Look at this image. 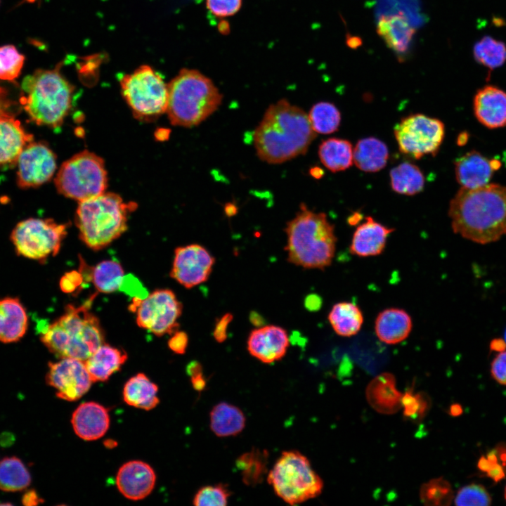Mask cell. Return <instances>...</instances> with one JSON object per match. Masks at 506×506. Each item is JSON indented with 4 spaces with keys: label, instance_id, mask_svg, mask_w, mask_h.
Here are the masks:
<instances>
[{
    "label": "cell",
    "instance_id": "d590c367",
    "mask_svg": "<svg viewBox=\"0 0 506 506\" xmlns=\"http://www.w3.org/2000/svg\"><path fill=\"white\" fill-rule=\"evenodd\" d=\"M30 483V474L20 459L11 457L0 461V489L20 491L27 488Z\"/></svg>",
    "mask_w": 506,
    "mask_h": 506
},
{
    "label": "cell",
    "instance_id": "d6a6232c",
    "mask_svg": "<svg viewBox=\"0 0 506 506\" xmlns=\"http://www.w3.org/2000/svg\"><path fill=\"white\" fill-rule=\"evenodd\" d=\"M318 156L321 163L328 170L337 172L344 171L352 165L353 150L349 141L330 138L320 144Z\"/></svg>",
    "mask_w": 506,
    "mask_h": 506
},
{
    "label": "cell",
    "instance_id": "7c38bea8",
    "mask_svg": "<svg viewBox=\"0 0 506 506\" xmlns=\"http://www.w3.org/2000/svg\"><path fill=\"white\" fill-rule=\"evenodd\" d=\"M394 133L399 150L420 159L427 155H436L444 138L445 127L436 118L413 114L401 119L394 126Z\"/></svg>",
    "mask_w": 506,
    "mask_h": 506
},
{
    "label": "cell",
    "instance_id": "7dc6e473",
    "mask_svg": "<svg viewBox=\"0 0 506 506\" xmlns=\"http://www.w3.org/2000/svg\"><path fill=\"white\" fill-rule=\"evenodd\" d=\"M233 318L232 313H226L216 320L213 330V337L218 343H222L226 339L228 327Z\"/></svg>",
    "mask_w": 506,
    "mask_h": 506
},
{
    "label": "cell",
    "instance_id": "603a6c76",
    "mask_svg": "<svg viewBox=\"0 0 506 506\" xmlns=\"http://www.w3.org/2000/svg\"><path fill=\"white\" fill-rule=\"evenodd\" d=\"M365 396L370 406L379 413L391 415L401 408L403 394L397 389L391 373L383 372L373 378L367 386Z\"/></svg>",
    "mask_w": 506,
    "mask_h": 506
},
{
    "label": "cell",
    "instance_id": "680465c9",
    "mask_svg": "<svg viewBox=\"0 0 506 506\" xmlns=\"http://www.w3.org/2000/svg\"><path fill=\"white\" fill-rule=\"evenodd\" d=\"M491 165L493 170H497L500 167L501 163L499 160L494 159L491 160Z\"/></svg>",
    "mask_w": 506,
    "mask_h": 506
},
{
    "label": "cell",
    "instance_id": "9a60e30c",
    "mask_svg": "<svg viewBox=\"0 0 506 506\" xmlns=\"http://www.w3.org/2000/svg\"><path fill=\"white\" fill-rule=\"evenodd\" d=\"M214 263V257L199 244L179 247L170 276L186 288H192L208 280Z\"/></svg>",
    "mask_w": 506,
    "mask_h": 506
},
{
    "label": "cell",
    "instance_id": "d4e9b609",
    "mask_svg": "<svg viewBox=\"0 0 506 506\" xmlns=\"http://www.w3.org/2000/svg\"><path fill=\"white\" fill-rule=\"evenodd\" d=\"M413 320L404 309L388 308L380 311L375 321L377 338L387 344H396L404 341L410 334Z\"/></svg>",
    "mask_w": 506,
    "mask_h": 506
},
{
    "label": "cell",
    "instance_id": "ab89813d",
    "mask_svg": "<svg viewBox=\"0 0 506 506\" xmlns=\"http://www.w3.org/2000/svg\"><path fill=\"white\" fill-rule=\"evenodd\" d=\"M420 498L422 503L429 506L449 505L454 495L450 483L443 478L429 480L422 485Z\"/></svg>",
    "mask_w": 506,
    "mask_h": 506
},
{
    "label": "cell",
    "instance_id": "ba28073f",
    "mask_svg": "<svg viewBox=\"0 0 506 506\" xmlns=\"http://www.w3.org/2000/svg\"><path fill=\"white\" fill-rule=\"evenodd\" d=\"M266 479L275 494L291 505L316 498L323 488L309 459L297 450L283 451Z\"/></svg>",
    "mask_w": 506,
    "mask_h": 506
},
{
    "label": "cell",
    "instance_id": "44dd1931",
    "mask_svg": "<svg viewBox=\"0 0 506 506\" xmlns=\"http://www.w3.org/2000/svg\"><path fill=\"white\" fill-rule=\"evenodd\" d=\"M478 121L489 129L506 126V93L493 86L479 90L474 99Z\"/></svg>",
    "mask_w": 506,
    "mask_h": 506
},
{
    "label": "cell",
    "instance_id": "f6af8a7d",
    "mask_svg": "<svg viewBox=\"0 0 506 506\" xmlns=\"http://www.w3.org/2000/svg\"><path fill=\"white\" fill-rule=\"evenodd\" d=\"M207 9L216 18L235 15L241 8L242 0H206Z\"/></svg>",
    "mask_w": 506,
    "mask_h": 506
},
{
    "label": "cell",
    "instance_id": "f35d334b",
    "mask_svg": "<svg viewBox=\"0 0 506 506\" xmlns=\"http://www.w3.org/2000/svg\"><path fill=\"white\" fill-rule=\"evenodd\" d=\"M473 55L479 63L491 71L506 61V46L500 41L485 36L474 46Z\"/></svg>",
    "mask_w": 506,
    "mask_h": 506
},
{
    "label": "cell",
    "instance_id": "816d5d0a",
    "mask_svg": "<svg viewBox=\"0 0 506 506\" xmlns=\"http://www.w3.org/2000/svg\"><path fill=\"white\" fill-rule=\"evenodd\" d=\"M186 372L190 377L203 373L202 365L196 361H191L186 367Z\"/></svg>",
    "mask_w": 506,
    "mask_h": 506
},
{
    "label": "cell",
    "instance_id": "83f0119b",
    "mask_svg": "<svg viewBox=\"0 0 506 506\" xmlns=\"http://www.w3.org/2000/svg\"><path fill=\"white\" fill-rule=\"evenodd\" d=\"M126 359L127 355L124 350L103 344L84 362L94 382L108 380L120 369Z\"/></svg>",
    "mask_w": 506,
    "mask_h": 506
},
{
    "label": "cell",
    "instance_id": "8d00e7d4",
    "mask_svg": "<svg viewBox=\"0 0 506 506\" xmlns=\"http://www.w3.org/2000/svg\"><path fill=\"white\" fill-rule=\"evenodd\" d=\"M90 277L98 292L111 293L122 286L124 269L115 261L105 260L91 268Z\"/></svg>",
    "mask_w": 506,
    "mask_h": 506
},
{
    "label": "cell",
    "instance_id": "30bf717a",
    "mask_svg": "<svg viewBox=\"0 0 506 506\" xmlns=\"http://www.w3.org/2000/svg\"><path fill=\"white\" fill-rule=\"evenodd\" d=\"M122 96L134 117L153 121L167 112L168 84L149 65H142L120 79Z\"/></svg>",
    "mask_w": 506,
    "mask_h": 506
},
{
    "label": "cell",
    "instance_id": "2e32d148",
    "mask_svg": "<svg viewBox=\"0 0 506 506\" xmlns=\"http://www.w3.org/2000/svg\"><path fill=\"white\" fill-rule=\"evenodd\" d=\"M46 380L56 389L58 398L70 401L81 398L89 391L93 382L85 362L70 358L50 363Z\"/></svg>",
    "mask_w": 506,
    "mask_h": 506
},
{
    "label": "cell",
    "instance_id": "4dcf8cb0",
    "mask_svg": "<svg viewBox=\"0 0 506 506\" xmlns=\"http://www.w3.org/2000/svg\"><path fill=\"white\" fill-rule=\"evenodd\" d=\"M327 319L335 332L344 337H350L358 333L364 320L361 309L356 304L349 301L334 304Z\"/></svg>",
    "mask_w": 506,
    "mask_h": 506
},
{
    "label": "cell",
    "instance_id": "c3c4849f",
    "mask_svg": "<svg viewBox=\"0 0 506 506\" xmlns=\"http://www.w3.org/2000/svg\"><path fill=\"white\" fill-rule=\"evenodd\" d=\"M188 345V337L183 332H177L169 342V348L178 354H183L186 352Z\"/></svg>",
    "mask_w": 506,
    "mask_h": 506
},
{
    "label": "cell",
    "instance_id": "f907efd6",
    "mask_svg": "<svg viewBox=\"0 0 506 506\" xmlns=\"http://www.w3.org/2000/svg\"><path fill=\"white\" fill-rule=\"evenodd\" d=\"M190 379L192 386L196 391H201L205 388L207 381L203 373L190 377Z\"/></svg>",
    "mask_w": 506,
    "mask_h": 506
},
{
    "label": "cell",
    "instance_id": "b9f144b4",
    "mask_svg": "<svg viewBox=\"0 0 506 506\" xmlns=\"http://www.w3.org/2000/svg\"><path fill=\"white\" fill-rule=\"evenodd\" d=\"M230 495L231 492L226 485H209L197 491L193 502L195 506H225Z\"/></svg>",
    "mask_w": 506,
    "mask_h": 506
},
{
    "label": "cell",
    "instance_id": "5b68a950",
    "mask_svg": "<svg viewBox=\"0 0 506 506\" xmlns=\"http://www.w3.org/2000/svg\"><path fill=\"white\" fill-rule=\"evenodd\" d=\"M73 93L59 68L38 70L23 79L20 103L36 124L58 129L70 111Z\"/></svg>",
    "mask_w": 506,
    "mask_h": 506
},
{
    "label": "cell",
    "instance_id": "6125c7cd",
    "mask_svg": "<svg viewBox=\"0 0 506 506\" xmlns=\"http://www.w3.org/2000/svg\"><path fill=\"white\" fill-rule=\"evenodd\" d=\"M504 495H505V500H506V486H505V493H504Z\"/></svg>",
    "mask_w": 506,
    "mask_h": 506
},
{
    "label": "cell",
    "instance_id": "1f68e13d",
    "mask_svg": "<svg viewBox=\"0 0 506 506\" xmlns=\"http://www.w3.org/2000/svg\"><path fill=\"white\" fill-rule=\"evenodd\" d=\"M158 387L143 373L131 377L124 384V401L129 406L149 410L159 403Z\"/></svg>",
    "mask_w": 506,
    "mask_h": 506
},
{
    "label": "cell",
    "instance_id": "bcb514c9",
    "mask_svg": "<svg viewBox=\"0 0 506 506\" xmlns=\"http://www.w3.org/2000/svg\"><path fill=\"white\" fill-rule=\"evenodd\" d=\"M491 373L498 383L506 385V351L499 352L491 363Z\"/></svg>",
    "mask_w": 506,
    "mask_h": 506
},
{
    "label": "cell",
    "instance_id": "836d02e7",
    "mask_svg": "<svg viewBox=\"0 0 506 506\" xmlns=\"http://www.w3.org/2000/svg\"><path fill=\"white\" fill-rule=\"evenodd\" d=\"M390 183L394 192L401 195H414L423 190L425 179L417 165L405 162L391 169Z\"/></svg>",
    "mask_w": 506,
    "mask_h": 506
},
{
    "label": "cell",
    "instance_id": "484cf974",
    "mask_svg": "<svg viewBox=\"0 0 506 506\" xmlns=\"http://www.w3.org/2000/svg\"><path fill=\"white\" fill-rule=\"evenodd\" d=\"M458 182L467 188H476L488 184L493 171L491 160L477 151H470L455 162Z\"/></svg>",
    "mask_w": 506,
    "mask_h": 506
},
{
    "label": "cell",
    "instance_id": "6f0895ef",
    "mask_svg": "<svg viewBox=\"0 0 506 506\" xmlns=\"http://www.w3.org/2000/svg\"><path fill=\"white\" fill-rule=\"evenodd\" d=\"M461 413V407L458 405L452 406L450 408V413L453 415H460Z\"/></svg>",
    "mask_w": 506,
    "mask_h": 506
},
{
    "label": "cell",
    "instance_id": "11a10c76",
    "mask_svg": "<svg viewBox=\"0 0 506 506\" xmlns=\"http://www.w3.org/2000/svg\"><path fill=\"white\" fill-rule=\"evenodd\" d=\"M310 174L313 177L320 179L323 175V171L319 167H313L310 170Z\"/></svg>",
    "mask_w": 506,
    "mask_h": 506
},
{
    "label": "cell",
    "instance_id": "91938a15",
    "mask_svg": "<svg viewBox=\"0 0 506 506\" xmlns=\"http://www.w3.org/2000/svg\"><path fill=\"white\" fill-rule=\"evenodd\" d=\"M105 444L108 448H113L117 443L112 440H108L105 442Z\"/></svg>",
    "mask_w": 506,
    "mask_h": 506
},
{
    "label": "cell",
    "instance_id": "9c48e42d",
    "mask_svg": "<svg viewBox=\"0 0 506 506\" xmlns=\"http://www.w3.org/2000/svg\"><path fill=\"white\" fill-rule=\"evenodd\" d=\"M59 193L79 202L98 196L108 186L104 161L84 150L64 162L55 179Z\"/></svg>",
    "mask_w": 506,
    "mask_h": 506
},
{
    "label": "cell",
    "instance_id": "f546056e",
    "mask_svg": "<svg viewBox=\"0 0 506 506\" xmlns=\"http://www.w3.org/2000/svg\"><path fill=\"white\" fill-rule=\"evenodd\" d=\"M389 158L387 145L375 137L359 140L353 149L356 166L365 172H377L386 166Z\"/></svg>",
    "mask_w": 506,
    "mask_h": 506
},
{
    "label": "cell",
    "instance_id": "94428289",
    "mask_svg": "<svg viewBox=\"0 0 506 506\" xmlns=\"http://www.w3.org/2000/svg\"><path fill=\"white\" fill-rule=\"evenodd\" d=\"M0 90H1V89H0ZM0 93H1V91H0ZM0 96H1V94H0ZM4 115H7V114L3 113V112H0V116Z\"/></svg>",
    "mask_w": 506,
    "mask_h": 506
},
{
    "label": "cell",
    "instance_id": "e0dca14e",
    "mask_svg": "<svg viewBox=\"0 0 506 506\" xmlns=\"http://www.w3.org/2000/svg\"><path fill=\"white\" fill-rule=\"evenodd\" d=\"M287 331L278 325H265L251 331L247 339V350L255 358L264 363L282 359L289 347Z\"/></svg>",
    "mask_w": 506,
    "mask_h": 506
},
{
    "label": "cell",
    "instance_id": "f5cc1de1",
    "mask_svg": "<svg viewBox=\"0 0 506 506\" xmlns=\"http://www.w3.org/2000/svg\"><path fill=\"white\" fill-rule=\"evenodd\" d=\"M490 348L491 350L501 352L505 351L506 342L505 339L495 338L493 339L490 343Z\"/></svg>",
    "mask_w": 506,
    "mask_h": 506
},
{
    "label": "cell",
    "instance_id": "9f6ffc18",
    "mask_svg": "<svg viewBox=\"0 0 506 506\" xmlns=\"http://www.w3.org/2000/svg\"><path fill=\"white\" fill-rule=\"evenodd\" d=\"M468 134L466 132H463L458 136V143L460 145H465L468 140Z\"/></svg>",
    "mask_w": 506,
    "mask_h": 506
},
{
    "label": "cell",
    "instance_id": "74e56055",
    "mask_svg": "<svg viewBox=\"0 0 506 506\" xmlns=\"http://www.w3.org/2000/svg\"><path fill=\"white\" fill-rule=\"evenodd\" d=\"M308 117L313 131L317 134L334 133L340 125V112L334 104L329 102L314 104Z\"/></svg>",
    "mask_w": 506,
    "mask_h": 506
},
{
    "label": "cell",
    "instance_id": "e575fe53",
    "mask_svg": "<svg viewBox=\"0 0 506 506\" xmlns=\"http://www.w3.org/2000/svg\"><path fill=\"white\" fill-rule=\"evenodd\" d=\"M268 453L266 450L253 448L239 456L235 462L242 482L250 486L261 484L268 474Z\"/></svg>",
    "mask_w": 506,
    "mask_h": 506
},
{
    "label": "cell",
    "instance_id": "681fc988",
    "mask_svg": "<svg viewBox=\"0 0 506 506\" xmlns=\"http://www.w3.org/2000/svg\"><path fill=\"white\" fill-rule=\"evenodd\" d=\"M42 500L34 491L27 492L22 498V503L25 505H37Z\"/></svg>",
    "mask_w": 506,
    "mask_h": 506
},
{
    "label": "cell",
    "instance_id": "6da1fadb",
    "mask_svg": "<svg viewBox=\"0 0 506 506\" xmlns=\"http://www.w3.org/2000/svg\"><path fill=\"white\" fill-rule=\"evenodd\" d=\"M316 136L306 112L281 99L265 111L253 143L261 160L275 164L304 155Z\"/></svg>",
    "mask_w": 506,
    "mask_h": 506
},
{
    "label": "cell",
    "instance_id": "8fae6325",
    "mask_svg": "<svg viewBox=\"0 0 506 506\" xmlns=\"http://www.w3.org/2000/svg\"><path fill=\"white\" fill-rule=\"evenodd\" d=\"M67 224L52 219L29 218L18 222L11 240L16 253L25 258L45 261L59 252L67 235Z\"/></svg>",
    "mask_w": 506,
    "mask_h": 506
},
{
    "label": "cell",
    "instance_id": "d6986e66",
    "mask_svg": "<svg viewBox=\"0 0 506 506\" xmlns=\"http://www.w3.org/2000/svg\"><path fill=\"white\" fill-rule=\"evenodd\" d=\"M393 231V228L376 221L372 216H367L355 229L349 252L359 257L378 256L384 252L387 238Z\"/></svg>",
    "mask_w": 506,
    "mask_h": 506
},
{
    "label": "cell",
    "instance_id": "f1b7e54d",
    "mask_svg": "<svg viewBox=\"0 0 506 506\" xmlns=\"http://www.w3.org/2000/svg\"><path fill=\"white\" fill-rule=\"evenodd\" d=\"M209 426L219 437H228L240 434L245 428L246 418L238 407L227 402L215 405L209 413Z\"/></svg>",
    "mask_w": 506,
    "mask_h": 506
},
{
    "label": "cell",
    "instance_id": "277c9868",
    "mask_svg": "<svg viewBox=\"0 0 506 506\" xmlns=\"http://www.w3.org/2000/svg\"><path fill=\"white\" fill-rule=\"evenodd\" d=\"M93 299L77 307L67 305L64 313L41 332V342L57 357L85 361L104 344L99 320L89 310Z\"/></svg>",
    "mask_w": 506,
    "mask_h": 506
},
{
    "label": "cell",
    "instance_id": "5bb4252c",
    "mask_svg": "<svg viewBox=\"0 0 506 506\" xmlns=\"http://www.w3.org/2000/svg\"><path fill=\"white\" fill-rule=\"evenodd\" d=\"M17 185L22 189L39 187L48 182L56 167V156L44 142L28 143L17 161Z\"/></svg>",
    "mask_w": 506,
    "mask_h": 506
},
{
    "label": "cell",
    "instance_id": "60d3db41",
    "mask_svg": "<svg viewBox=\"0 0 506 506\" xmlns=\"http://www.w3.org/2000/svg\"><path fill=\"white\" fill-rule=\"evenodd\" d=\"M25 56L13 45L0 46V79L13 81L20 74Z\"/></svg>",
    "mask_w": 506,
    "mask_h": 506
},
{
    "label": "cell",
    "instance_id": "cb8c5ba5",
    "mask_svg": "<svg viewBox=\"0 0 506 506\" xmlns=\"http://www.w3.org/2000/svg\"><path fill=\"white\" fill-rule=\"evenodd\" d=\"M415 29L402 13L382 15L377 24V32L387 46L398 55L406 53Z\"/></svg>",
    "mask_w": 506,
    "mask_h": 506
},
{
    "label": "cell",
    "instance_id": "7a4b0ae2",
    "mask_svg": "<svg viewBox=\"0 0 506 506\" xmlns=\"http://www.w3.org/2000/svg\"><path fill=\"white\" fill-rule=\"evenodd\" d=\"M448 214L455 233L479 244L495 242L506 234V187H462L450 202Z\"/></svg>",
    "mask_w": 506,
    "mask_h": 506
},
{
    "label": "cell",
    "instance_id": "8992f818",
    "mask_svg": "<svg viewBox=\"0 0 506 506\" xmlns=\"http://www.w3.org/2000/svg\"><path fill=\"white\" fill-rule=\"evenodd\" d=\"M223 95L211 79L194 69H182L168 84L167 113L171 124L197 126L221 105Z\"/></svg>",
    "mask_w": 506,
    "mask_h": 506
},
{
    "label": "cell",
    "instance_id": "be15d7a7",
    "mask_svg": "<svg viewBox=\"0 0 506 506\" xmlns=\"http://www.w3.org/2000/svg\"><path fill=\"white\" fill-rule=\"evenodd\" d=\"M504 337H505V342H506V330H505V332Z\"/></svg>",
    "mask_w": 506,
    "mask_h": 506
},
{
    "label": "cell",
    "instance_id": "ffe728a7",
    "mask_svg": "<svg viewBox=\"0 0 506 506\" xmlns=\"http://www.w3.org/2000/svg\"><path fill=\"white\" fill-rule=\"evenodd\" d=\"M72 424L75 434L86 441L102 437L108 429L110 417L107 409L96 402L80 404L72 416Z\"/></svg>",
    "mask_w": 506,
    "mask_h": 506
},
{
    "label": "cell",
    "instance_id": "ac0fdd59",
    "mask_svg": "<svg viewBox=\"0 0 506 506\" xmlns=\"http://www.w3.org/2000/svg\"><path fill=\"white\" fill-rule=\"evenodd\" d=\"M156 476L147 463L133 460L124 464L118 470L116 484L119 492L126 498L138 500L145 498L153 491Z\"/></svg>",
    "mask_w": 506,
    "mask_h": 506
},
{
    "label": "cell",
    "instance_id": "4fadbf2b",
    "mask_svg": "<svg viewBox=\"0 0 506 506\" xmlns=\"http://www.w3.org/2000/svg\"><path fill=\"white\" fill-rule=\"evenodd\" d=\"M138 325L155 335L172 334L179 327L178 319L182 304L174 292L168 289L153 291L136 304Z\"/></svg>",
    "mask_w": 506,
    "mask_h": 506
},
{
    "label": "cell",
    "instance_id": "7bdbcfd3",
    "mask_svg": "<svg viewBox=\"0 0 506 506\" xmlns=\"http://www.w3.org/2000/svg\"><path fill=\"white\" fill-rule=\"evenodd\" d=\"M431 406V401L426 394L414 393L409 390L403 394L401 408L403 415L414 420L422 419L427 413Z\"/></svg>",
    "mask_w": 506,
    "mask_h": 506
},
{
    "label": "cell",
    "instance_id": "4316f807",
    "mask_svg": "<svg viewBox=\"0 0 506 506\" xmlns=\"http://www.w3.org/2000/svg\"><path fill=\"white\" fill-rule=\"evenodd\" d=\"M28 327L25 308L17 297L0 299V342L12 343L19 341Z\"/></svg>",
    "mask_w": 506,
    "mask_h": 506
},
{
    "label": "cell",
    "instance_id": "7402d4cb",
    "mask_svg": "<svg viewBox=\"0 0 506 506\" xmlns=\"http://www.w3.org/2000/svg\"><path fill=\"white\" fill-rule=\"evenodd\" d=\"M33 140L20 122L8 115L0 116V167L17 163L25 147Z\"/></svg>",
    "mask_w": 506,
    "mask_h": 506
},
{
    "label": "cell",
    "instance_id": "3957f363",
    "mask_svg": "<svg viewBox=\"0 0 506 506\" xmlns=\"http://www.w3.org/2000/svg\"><path fill=\"white\" fill-rule=\"evenodd\" d=\"M285 231L288 262L306 269L324 270L330 266L337 238L325 213L309 209L301 203Z\"/></svg>",
    "mask_w": 506,
    "mask_h": 506
},
{
    "label": "cell",
    "instance_id": "db71d44e",
    "mask_svg": "<svg viewBox=\"0 0 506 506\" xmlns=\"http://www.w3.org/2000/svg\"><path fill=\"white\" fill-rule=\"evenodd\" d=\"M237 208L235 205L233 204H228L225 207V213L227 216H231L236 214L237 212Z\"/></svg>",
    "mask_w": 506,
    "mask_h": 506
},
{
    "label": "cell",
    "instance_id": "ee69618b",
    "mask_svg": "<svg viewBox=\"0 0 506 506\" xmlns=\"http://www.w3.org/2000/svg\"><path fill=\"white\" fill-rule=\"evenodd\" d=\"M454 500L460 506H484L491 505L492 499L484 486L471 484L461 488Z\"/></svg>",
    "mask_w": 506,
    "mask_h": 506
},
{
    "label": "cell",
    "instance_id": "52a82bcc",
    "mask_svg": "<svg viewBox=\"0 0 506 506\" xmlns=\"http://www.w3.org/2000/svg\"><path fill=\"white\" fill-rule=\"evenodd\" d=\"M135 209L136 204L126 203L112 193L79 202L75 223L80 240L93 250L105 248L125 232L129 215Z\"/></svg>",
    "mask_w": 506,
    "mask_h": 506
}]
</instances>
